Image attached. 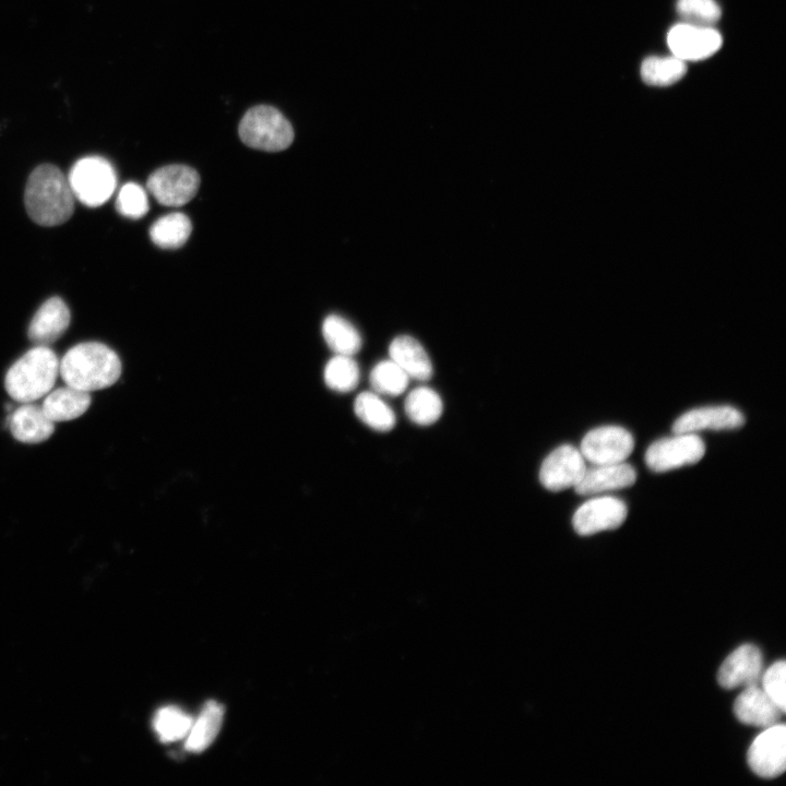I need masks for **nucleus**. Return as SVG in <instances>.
I'll list each match as a JSON object with an SVG mask.
<instances>
[{"instance_id":"f257e3e1","label":"nucleus","mask_w":786,"mask_h":786,"mask_svg":"<svg viewBox=\"0 0 786 786\" xmlns=\"http://www.w3.org/2000/svg\"><path fill=\"white\" fill-rule=\"evenodd\" d=\"M75 198L68 177L55 165L43 164L28 177L24 203L29 217L41 226H57L73 214Z\"/></svg>"},{"instance_id":"f03ea898","label":"nucleus","mask_w":786,"mask_h":786,"mask_svg":"<svg viewBox=\"0 0 786 786\" xmlns=\"http://www.w3.org/2000/svg\"><path fill=\"white\" fill-rule=\"evenodd\" d=\"M59 373L67 385L90 393L115 384L121 374V361L107 345L84 342L63 355Z\"/></svg>"},{"instance_id":"7ed1b4c3","label":"nucleus","mask_w":786,"mask_h":786,"mask_svg":"<svg viewBox=\"0 0 786 786\" xmlns=\"http://www.w3.org/2000/svg\"><path fill=\"white\" fill-rule=\"evenodd\" d=\"M59 374V359L49 346L35 345L8 370L4 388L20 403L35 402L48 394Z\"/></svg>"},{"instance_id":"20e7f679","label":"nucleus","mask_w":786,"mask_h":786,"mask_svg":"<svg viewBox=\"0 0 786 786\" xmlns=\"http://www.w3.org/2000/svg\"><path fill=\"white\" fill-rule=\"evenodd\" d=\"M239 136L250 147L278 152L294 140L290 122L276 108L260 105L249 109L239 123Z\"/></svg>"},{"instance_id":"39448f33","label":"nucleus","mask_w":786,"mask_h":786,"mask_svg":"<svg viewBox=\"0 0 786 786\" xmlns=\"http://www.w3.org/2000/svg\"><path fill=\"white\" fill-rule=\"evenodd\" d=\"M68 181L75 200L90 207L106 203L117 187L114 166L102 156H85L74 163Z\"/></svg>"},{"instance_id":"423d86ee","label":"nucleus","mask_w":786,"mask_h":786,"mask_svg":"<svg viewBox=\"0 0 786 786\" xmlns=\"http://www.w3.org/2000/svg\"><path fill=\"white\" fill-rule=\"evenodd\" d=\"M199 174L187 165H168L156 169L147 179V190L163 205L181 206L196 194Z\"/></svg>"},{"instance_id":"0eeeda50","label":"nucleus","mask_w":786,"mask_h":786,"mask_svg":"<svg viewBox=\"0 0 786 786\" xmlns=\"http://www.w3.org/2000/svg\"><path fill=\"white\" fill-rule=\"evenodd\" d=\"M705 453L703 440L694 433H679L652 443L645 452L647 467L657 473L699 462Z\"/></svg>"},{"instance_id":"6e6552de","label":"nucleus","mask_w":786,"mask_h":786,"mask_svg":"<svg viewBox=\"0 0 786 786\" xmlns=\"http://www.w3.org/2000/svg\"><path fill=\"white\" fill-rule=\"evenodd\" d=\"M632 434L619 426H604L588 431L581 441V454L593 465L623 462L633 451Z\"/></svg>"},{"instance_id":"1a4fd4ad","label":"nucleus","mask_w":786,"mask_h":786,"mask_svg":"<svg viewBox=\"0 0 786 786\" xmlns=\"http://www.w3.org/2000/svg\"><path fill=\"white\" fill-rule=\"evenodd\" d=\"M747 761L754 774L774 778L786 769V727L777 723L759 734L752 741Z\"/></svg>"},{"instance_id":"9d476101","label":"nucleus","mask_w":786,"mask_h":786,"mask_svg":"<svg viewBox=\"0 0 786 786\" xmlns=\"http://www.w3.org/2000/svg\"><path fill=\"white\" fill-rule=\"evenodd\" d=\"M722 41L716 29L690 23L677 24L667 34L669 49L682 61L705 59L719 49Z\"/></svg>"},{"instance_id":"9b49d317","label":"nucleus","mask_w":786,"mask_h":786,"mask_svg":"<svg viewBox=\"0 0 786 786\" xmlns=\"http://www.w3.org/2000/svg\"><path fill=\"white\" fill-rule=\"evenodd\" d=\"M586 471L581 452L570 444L555 449L543 462L539 471L541 485L550 491L575 487Z\"/></svg>"},{"instance_id":"f8f14e48","label":"nucleus","mask_w":786,"mask_h":786,"mask_svg":"<svg viewBox=\"0 0 786 786\" xmlns=\"http://www.w3.org/2000/svg\"><path fill=\"white\" fill-rule=\"evenodd\" d=\"M628 514L626 503L614 497H599L584 502L574 513L572 524L582 536L621 526Z\"/></svg>"},{"instance_id":"ddd939ff","label":"nucleus","mask_w":786,"mask_h":786,"mask_svg":"<svg viewBox=\"0 0 786 786\" xmlns=\"http://www.w3.org/2000/svg\"><path fill=\"white\" fill-rule=\"evenodd\" d=\"M763 656L752 644H743L730 653L718 669L717 681L725 689L759 684Z\"/></svg>"},{"instance_id":"4468645a","label":"nucleus","mask_w":786,"mask_h":786,"mask_svg":"<svg viewBox=\"0 0 786 786\" xmlns=\"http://www.w3.org/2000/svg\"><path fill=\"white\" fill-rule=\"evenodd\" d=\"M745 425V416L728 405L691 409L681 415L672 425V432L694 433L701 430L737 429Z\"/></svg>"},{"instance_id":"2eb2a0df","label":"nucleus","mask_w":786,"mask_h":786,"mask_svg":"<svg viewBox=\"0 0 786 786\" xmlns=\"http://www.w3.org/2000/svg\"><path fill=\"white\" fill-rule=\"evenodd\" d=\"M734 713L743 724L766 728L779 723L784 712L759 684L746 687L736 698Z\"/></svg>"},{"instance_id":"dca6fc26","label":"nucleus","mask_w":786,"mask_h":786,"mask_svg":"<svg viewBox=\"0 0 786 786\" xmlns=\"http://www.w3.org/2000/svg\"><path fill=\"white\" fill-rule=\"evenodd\" d=\"M71 320L67 303L59 297L47 299L32 318L27 335L35 345L49 346L69 327Z\"/></svg>"},{"instance_id":"f3484780","label":"nucleus","mask_w":786,"mask_h":786,"mask_svg":"<svg viewBox=\"0 0 786 786\" xmlns=\"http://www.w3.org/2000/svg\"><path fill=\"white\" fill-rule=\"evenodd\" d=\"M635 480L636 472L628 463L594 465V467L586 468L574 489L576 493L587 496L630 487Z\"/></svg>"},{"instance_id":"a211bd4d","label":"nucleus","mask_w":786,"mask_h":786,"mask_svg":"<svg viewBox=\"0 0 786 786\" xmlns=\"http://www.w3.org/2000/svg\"><path fill=\"white\" fill-rule=\"evenodd\" d=\"M9 428L17 441L34 444L51 437L55 422L47 417L41 406L23 403L10 415Z\"/></svg>"},{"instance_id":"6ab92c4d","label":"nucleus","mask_w":786,"mask_h":786,"mask_svg":"<svg viewBox=\"0 0 786 786\" xmlns=\"http://www.w3.org/2000/svg\"><path fill=\"white\" fill-rule=\"evenodd\" d=\"M390 359L393 360L409 379L427 381L432 376V364L421 344L414 337L401 335L389 346Z\"/></svg>"},{"instance_id":"aec40b11","label":"nucleus","mask_w":786,"mask_h":786,"mask_svg":"<svg viewBox=\"0 0 786 786\" xmlns=\"http://www.w3.org/2000/svg\"><path fill=\"white\" fill-rule=\"evenodd\" d=\"M91 401L88 392L67 385L46 394L41 408L53 422L69 421L82 416Z\"/></svg>"},{"instance_id":"412c9836","label":"nucleus","mask_w":786,"mask_h":786,"mask_svg":"<svg viewBox=\"0 0 786 786\" xmlns=\"http://www.w3.org/2000/svg\"><path fill=\"white\" fill-rule=\"evenodd\" d=\"M224 718V707L216 701H209L193 720L186 736L184 749L199 753L209 748L217 737Z\"/></svg>"},{"instance_id":"4be33fe9","label":"nucleus","mask_w":786,"mask_h":786,"mask_svg":"<svg viewBox=\"0 0 786 786\" xmlns=\"http://www.w3.org/2000/svg\"><path fill=\"white\" fill-rule=\"evenodd\" d=\"M192 230L189 217L180 212L156 219L150 228L152 241L164 249H176L188 240Z\"/></svg>"},{"instance_id":"5701e85b","label":"nucleus","mask_w":786,"mask_h":786,"mask_svg":"<svg viewBox=\"0 0 786 786\" xmlns=\"http://www.w3.org/2000/svg\"><path fill=\"white\" fill-rule=\"evenodd\" d=\"M322 334L335 355L353 356L361 347V337L356 327L343 317L327 315L322 324Z\"/></svg>"},{"instance_id":"b1692460","label":"nucleus","mask_w":786,"mask_h":786,"mask_svg":"<svg viewBox=\"0 0 786 786\" xmlns=\"http://www.w3.org/2000/svg\"><path fill=\"white\" fill-rule=\"evenodd\" d=\"M357 417L376 431L385 432L395 425L393 409L376 392H361L354 403Z\"/></svg>"},{"instance_id":"393cba45","label":"nucleus","mask_w":786,"mask_h":786,"mask_svg":"<svg viewBox=\"0 0 786 786\" xmlns=\"http://www.w3.org/2000/svg\"><path fill=\"white\" fill-rule=\"evenodd\" d=\"M404 408L413 422L419 426H429L440 418L443 404L436 391L427 386H419L408 393Z\"/></svg>"},{"instance_id":"a878e982","label":"nucleus","mask_w":786,"mask_h":786,"mask_svg":"<svg viewBox=\"0 0 786 786\" xmlns=\"http://www.w3.org/2000/svg\"><path fill=\"white\" fill-rule=\"evenodd\" d=\"M684 61L677 57L646 58L641 64L642 80L653 86H667L679 81L686 73Z\"/></svg>"},{"instance_id":"bb28decb","label":"nucleus","mask_w":786,"mask_h":786,"mask_svg":"<svg viewBox=\"0 0 786 786\" xmlns=\"http://www.w3.org/2000/svg\"><path fill=\"white\" fill-rule=\"evenodd\" d=\"M193 718L176 706L159 708L153 718V728L162 742H172L184 738Z\"/></svg>"},{"instance_id":"cd10ccee","label":"nucleus","mask_w":786,"mask_h":786,"mask_svg":"<svg viewBox=\"0 0 786 786\" xmlns=\"http://www.w3.org/2000/svg\"><path fill=\"white\" fill-rule=\"evenodd\" d=\"M369 380L373 392L397 396L406 390L409 377L393 360L389 359L378 362L372 368Z\"/></svg>"},{"instance_id":"c85d7f7f","label":"nucleus","mask_w":786,"mask_h":786,"mask_svg":"<svg viewBox=\"0 0 786 786\" xmlns=\"http://www.w3.org/2000/svg\"><path fill=\"white\" fill-rule=\"evenodd\" d=\"M324 381L336 392H350L358 384L359 367L352 356L335 355L325 365Z\"/></svg>"},{"instance_id":"c756f323","label":"nucleus","mask_w":786,"mask_h":786,"mask_svg":"<svg viewBox=\"0 0 786 786\" xmlns=\"http://www.w3.org/2000/svg\"><path fill=\"white\" fill-rule=\"evenodd\" d=\"M677 11L684 23L700 26L714 24L722 13L715 0H678Z\"/></svg>"},{"instance_id":"7c9ffc66","label":"nucleus","mask_w":786,"mask_h":786,"mask_svg":"<svg viewBox=\"0 0 786 786\" xmlns=\"http://www.w3.org/2000/svg\"><path fill=\"white\" fill-rule=\"evenodd\" d=\"M146 191L135 182L123 184L116 199V209L124 217L141 218L148 211Z\"/></svg>"},{"instance_id":"2f4dec72","label":"nucleus","mask_w":786,"mask_h":786,"mask_svg":"<svg viewBox=\"0 0 786 786\" xmlns=\"http://www.w3.org/2000/svg\"><path fill=\"white\" fill-rule=\"evenodd\" d=\"M761 688L775 702V704L785 713L786 708V663L777 660L772 664L764 672H762Z\"/></svg>"}]
</instances>
